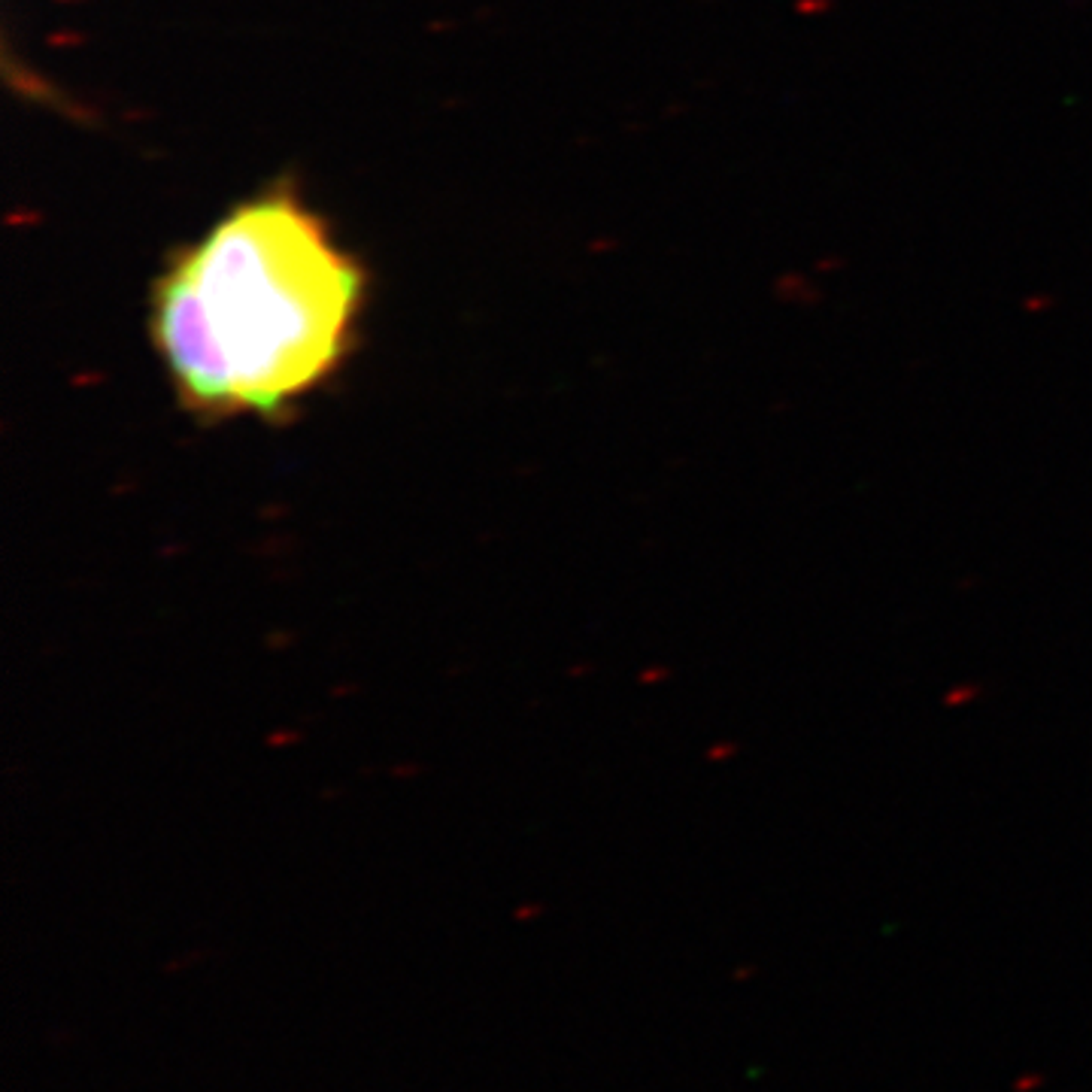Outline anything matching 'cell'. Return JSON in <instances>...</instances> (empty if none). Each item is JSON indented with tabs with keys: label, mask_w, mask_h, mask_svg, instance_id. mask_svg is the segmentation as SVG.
Returning <instances> with one entry per match:
<instances>
[{
	"label": "cell",
	"mask_w": 1092,
	"mask_h": 1092,
	"mask_svg": "<svg viewBox=\"0 0 1092 1092\" xmlns=\"http://www.w3.org/2000/svg\"><path fill=\"white\" fill-rule=\"evenodd\" d=\"M361 310V264L295 191L271 189L171 258L149 338L194 416L271 419L334 380Z\"/></svg>",
	"instance_id": "6da1fadb"
}]
</instances>
